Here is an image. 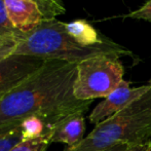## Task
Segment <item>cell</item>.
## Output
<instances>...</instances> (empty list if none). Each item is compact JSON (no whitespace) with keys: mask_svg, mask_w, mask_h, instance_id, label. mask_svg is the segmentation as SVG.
I'll return each mask as SVG.
<instances>
[{"mask_svg":"<svg viewBox=\"0 0 151 151\" xmlns=\"http://www.w3.org/2000/svg\"><path fill=\"white\" fill-rule=\"evenodd\" d=\"M77 64L47 60L22 84L0 101V135L20 124L29 116L42 118L50 129L60 120L84 113L91 101L74 96Z\"/></svg>","mask_w":151,"mask_h":151,"instance_id":"cell-1","label":"cell"},{"mask_svg":"<svg viewBox=\"0 0 151 151\" xmlns=\"http://www.w3.org/2000/svg\"><path fill=\"white\" fill-rule=\"evenodd\" d=\"M65 28L68 33L82 45H97L107 40V38L102 36L90 23L84 20H76L70 23H65Z\"/></svg>","mask_w":151,"mask_h":151,"instance_id":"cell-9","label":"cell"},{"mask_svg":"<svg viewBox=\"0 0 151 151\" xmlns=\"http://www.w3.org/2000/svg\"><path fill=\"white\" fill-rule=\"evenodd\" d=\"M18 31L8 19L4 0H0V35H10V34H18Z\"/></svg>","mask_w":151,"mask_h":151,"instance_id":"cell-15","label":"cell"},{"mask_svg":"<svg viewBox=\"0 0 151 151\" xmlns=\"http://www.w3.org/2000/svg\"><path fill=\"white\" fill-rule=\"evenodd\" d=\"M20 125L24 142L38 139L50 134V129L47 123L38 116H29L24 118L20 121Z\"/></svg>","mask_w":151,"mask_h":151,"instance_id":"cell-10","label":"cell"},{"mask_svg":"<svg viewBox=\"0 0 151 151\" xmlns=\"http://www.w3.org/2000/svg\"><path fill=\"white\" fill-rule=\"evenodd\" d=\"M8 19L18 31L26 34L38 27L43 16L34 0H4Z\"/></svg>","mask_w":151,"mask_h":151,"instance_id":"cell-7","label":"cell"},{"mask_svg":"<svg viewBox=\"0 0 151 151\" xmlns=\"http://www.w3.org/2000/svg\"><path fill=\"white\" fill-rule=\"evenodd\" d=\"M50 144V135H46L38 138V139L22 142L18 146H16L12 151H47Z\"/></svg>","mask_w":151,"mask_h":151,"instance_id":"cell-14","label":"cell"},{"mask_svg":"<svg viewBox=\"0 0 151 151\" xmlns=\"http://www.w3.org/2000/svg\"><path fill=\"white\" fill-rule=\"evenodd\" d=\"M151 140V88L140 99L98 123L77 145L65 151H103L118 144L135 146Z\"/></svg>","mask_w":151,"mask_h":151,"instance_id":"cell-3","label":"cell"},{"mask_svg":"<svg viewBox=\"0 0 151 151\" xmlns=\"http://www.w3.org/2000/svg\"><path fill=\"white\" fill-rule=\"evenodd\" d=\"M45 59L12 55L0 61V101L40 69Z\"/></svg>","mask_w":151,"mask_h":151,"instance_id":"cell-5","label":"cell"},{"mask_svg":"<svg viewBox=\"0 0 151 151\" xmlns=\"http://www.w3.org/2000/svg\"><path fill=\"white\" fill-rule=\"evenodd\" d=\"M39 7L44 20H52L66 12L61 0H34Z\"/></svg>","mask_w":151,"mask_h":151,"instance_id":"cell-11","label":"cell"},{"mask_svg":"<svg viewBox=\"0 0 151 151\" xmlns=\"http://www.w3.org/2000/svg\"><path fill=\"white\" fill-rule=\"evenodd\" d=\"M24 142L21 125L0 135V151H12L16 146Z\"/></svg>","mask_w":151,"mask_h":151,"instance_id":"cell-12","label":"cell"},{"mask_svg":"<svg viewBox=\"0 0 151 151\" xmlns=\"http://www.w3.org/2000/svg\"><path fill=\"white\" fill-rule=\"evenodd\" d=\"M149 142H147V143H144V144H140V145L129 146V147L127 149V151H150Z\"/></svg>","mask_w":151,"mask_h":151,"instance_id":"cell-17","label":"cell"},{"mask_svg":"<svg viewBox=\"0 0 151 151\" xmlns=\"http://www.w3.org/2000/svg\"><path fill=\"white\" fill-rule=\"evenodd\" d=\"M14 55H26L45 60H62L78 64L91 57L102 55L119 58L133 54L109 38L97 45H82L68 33L65 23L52 19L42 21L39 26L29 33H23Z\"/></svg>","mask_w":151,"mask_h":151,"instance_id":"cell-2","label":"cell"},{"mask_svg":"<svg viewBox=\"0 0 151 151\" xmlns=\"http://www.w3.org/2000/svg\"><path fill=\"white\" fill-rule=\"evenodd\" d=\"M118 59L102 55L78 63L74 96L82 101L108 97L123 80L124 70Z\"/></svg>","mask_w":151,"mask_h":151,"instance_id":"cell-4","label":"cell"},{"mask_svg":"<svg viewBox=\"0 0 151 151\" xmlns=\"http://www.w3.org/2000/svg\"><path fill=\"white\" fill-rule=\"evenodd\" d=\"M22 32L10 35H0V61L14 55L17 47L20 43Z\"/></svg>","mask_w":151,"mask_h":151,"instance_id":"cell-13","label":"cell"},{"mask_svg":"<svg viewBox=\"0 0 151 151\" xmlns=\"http://www.w3.org/2000/svg\"><path fill=\"white\" fill-rule=\"evenodd\" d=\"M125 18L138 19V20H145L151 22V0H148L144 5H142L137 10L129 12L125 16Z\"/></svg>","mask_w":151,"mask_h":151,"instance_id":"cell-16","label":"cell"},{"mask_svg":"<svg viewBox=\"0 0 151 151\" xmlns=\"http://www.w3.org/2000/svg\"><path fill=\"white\" fill-rule=\"evenodd\" d=\"M149 144H150V151H151V140H150V142H149Z\"/></svg>","mask_w":151,"mask_h":151,"instance_id":"cell-19","label":"cell"},{"mask_svg":"<svg viewBox=\"0 0 151 151\" xmlns=\"http://www.w3.org/2000/svg\"><path fill=\"white\" fill-rule=\"evenodd\" d=\"M84 129L83 113L70 115L52 125L50 134V143L67 144L68 147L75 146L83 139Z\"/></svg>","mask_w":151,"mask_h":151,"instance_id":"cell-8","label":"cell"},{"mask_svg":"<svg viewBox=\"0 0 151 151\" xmlns=\"http://www.w3.org/2000/svg\"><path fill=\"white\" fill-rule=\"evenodd\" d=\"M150 88L151 82L145 86L132 88H129V82L123 79L118 88L112 91L108 97H106L104 101L100 102L91 111L88 116L91 122L97 125L98 123L111 117L112 115L121 111L132 103L137 101L138 99H140Z\"/></svg>","mask_w":151,"mask_h":151,"instance_id":"cell-6","label":"cell"},{"mask_svg":"<svg viewBox=\"0 0 151 151\" xmlns=\"http://www.w3.org/2000/svg\"><path fill=\"white\" fill-rule=\"evenodd\" d=\"M129 146L124 145V144H118V145L112 146L110 148H107V149L103 150V151H127V149Z\"/></svg>","mask_w":151,"mask_h":151,"instance_id":"cell-18","label":"cell"}]
</instances>
